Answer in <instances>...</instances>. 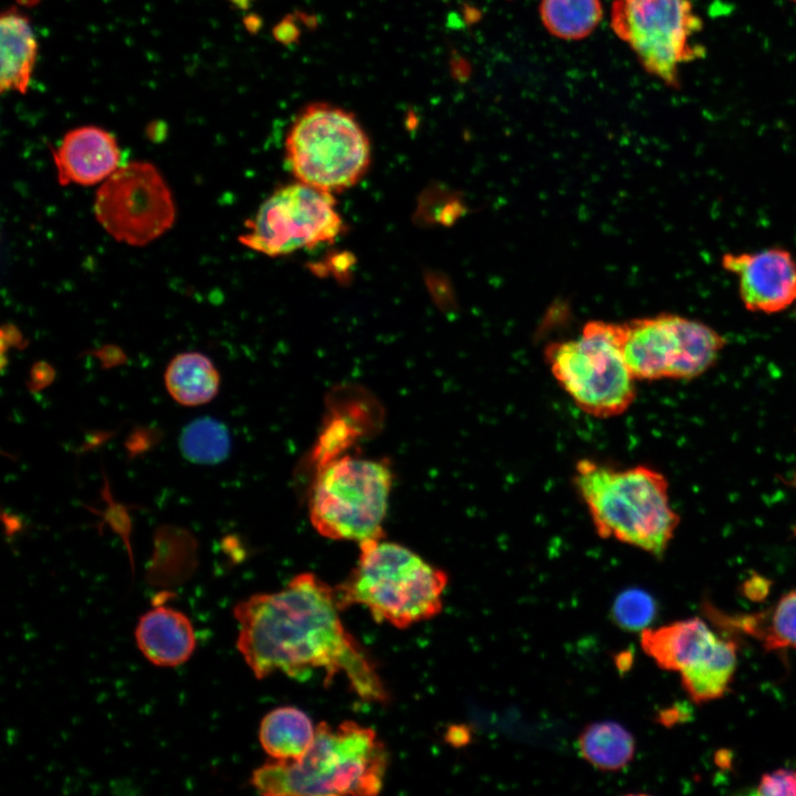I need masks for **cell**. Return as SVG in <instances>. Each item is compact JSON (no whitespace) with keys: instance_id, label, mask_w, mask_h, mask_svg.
<instances>
[{"instance_id":"cell-1","label":"cell","mask_w":796,"mask_h":796,"mask_svg":"<svg viewBox=\"0 0 796 796\" xmlns=\"http://www.w3.org/2000/svg\"><path fill=\"white\" fill-rule=\"evenodd\" d=\"M341 609L335 589L314 574H298L282 589L234 606L237 648L258 679L275 672L301 678L318 669L327 681L343 673L359 696L383 701V682L344 627Z\"/></svg>"},{"instance_id":"cell-2","label":"cell","mask_w":796,"mask_h":796,"mask_svg":"<svg viewBox=\"0 0 796 796\" xmlns=\"http://www.w3.org/2000/svg\"><path fill=\"white\" fill-rule=\"evenodd\" d=\"M573 480L599 537L663 556L680 517L661 472L645 464L615 468L580 459Z\"/></svg>"},{"instance_id":"cell-3","label":"cell","mask_w":796,"mask_h":796,"mask_svg":"<svg viewBox=\"0 0 796 796\" xmlns=\"http://www.w3.org/2000/svg\"><path fill=\"white\" fill-rule=\"evenodd\" d=\"M388 752L376 732L354 721L316 725L306 753L272 760L255 768L250 783L262 795H377Z\"/></svg>"},{"instance_id":"cell-4","label":"cell","mask_w":796,"mask_h":796,"mask_svg":"<svg viewBox=\"0 0 796 796\" xmlns=\"http://www.w3.org/2000/svg\"><path fill=\"white\" fill-rule=\"evenodd\" d=\"M356 567L336 594L341 608L365 606L375 620L407 628L442 610L448 575L410 548L383 538L359 544Z\"/></svg>"},{"instance_id":"cell-5","label":"cell","mask_w":796,"mask_h":796,"mask_svg":"<svg viewBox=\"0 0 796 796\" xmlns=\"http://www.w3.org/2000/svg\"><path fill=\"white\" fill-rule=\"evenodd\" d=\"M549 370L584 412L597 418L625 413L636 399V378L622 353L621 324L587 322L578 338L545 348Z\"/></svg>"},{"instance_id":"cell-6","label":"cell","mask_w":796,"mask_h":796,"mask_svg":"<svg viewBox=\"0 0 796 796\" xmlns=\"http://www.w3.org/2000/svg\"><path fill=\"white\" fill-rule=\"evenodd\" d=\"M392 472L387 461L338 455L318 465L308 513L313 527L331 540L358 544L384 537Z\"/></svg>"},{"instance_id":"cell-7","label":"cell","mask_w":796,"mask_h":796,"mask_svg":"<svg viewBox=\"0 0 796 796\" xmlns=\"http://www.w3.org/2000/svg\"><path fill=\"white\" fill-rule=\"evenodd\" d=\"M296 181L334 193L355 186L370 164V143L355 116L329 104L305 107L285 140Z\"/></svg>"},{"instance_id":"cell-8","label":"cell","mask_w":796,"mask_h":796,"mask_svg":"<svg viewBox=\"0 0 796 796\" xmlns=\"http://www.w3.org/2000/svg\"><path fill=\"white\" fill-rule=\"evenodd\" d=\"M610 25L646 72L680 87L682 65L702 59L696 36L703 29L691 0H615Z\"/></svg>"},{"instance_id":"cell-9","label":"cell","mask_w":796,"mask_h":796,"mask_svg":"<svg viewBox=\"0 0 796 796\" xmlns=\"http://www.w3.org/2000/svg\"><path fill=\"white\" fill-rule=\"evenodd\" d=\"M621 332L624 357L637 380L696 378L725 346L709 325L671 313L628 321Z\"/></svg>"},{"instance_id":"cell-10","label":"cell","mask_w":796,"mask_h":796,"mask_svg":"<svg viewBox=\"0 0 796 796\" xmlns=\"http://www.w3.org/2000/svg\"><path fill=\"white\" fill-rule=\"evenodd\" d=\"M245 228L243 245L279 256L333 242L344 223L333 193L296 181L271 193Z\"/></svg>"},{"instance_id":"cell-11","label":"cell","mask_w":796,"mask_h":796,"mask_svg":"<svg viewBox=\"0 0 796 796\" xmlns=\"http://www.w3.org/2000/svg\"><path fill=\"white\" fill-rule=\"evenodd\" d=\"M94 213L115 240L139 247L171 228L176 209L158 169L147 161H132L118 167L98 188Z\"/></svg>"},{"instance_id":"cell-12","label":"cell","mask_w":796,"mask_h":796,"mask_svg":"<svg viewBox=\"0 0 796 796\" xmlns=\"http://www.w3.org/2000/svg\"><path fill=\"white\" fill-rule=\"evenodd\" d=\"M721 264L735 274L746 310L778 313L796 301V261L785 249L725 253Z\"/></svg>"},{"instance_id":"cell-13","label":"cell","mask_w":796,"mask_h":796,"mask_svg":"<svg viewBox=\"0 0 796 796\" xmlns=\"http://www.w3.org/2000/svg\"><path fill=\"white\" fill-rule=\"evenodd\" d=\"M57 179L69 184L92 186L104 182L121 164L115 137L97 126H81L67 132L53 150Z\"/></svg>"},{"instance_id":"cell-14","label":"cell","mask_w":796,"mask_h":796,"mask_svg":"<svg viewBox=\"0 0 796 796\" xmlns=\"http://www.w3.org/2000/svg\"><path fill=\"white\" fill-rule=\"evenodd\" d=\"M135 640L143 656L158 667L182 664L196 648L190 619L163 605L142 615L135 628Z\"/></svg>"},{"instance_id":"cell-15","label":"cell","mask_w":796,"mask_h":796,"mask_svg":"<svg viewBox=\"0 0 796 796\" xmlns=\"http://www.w3.org/2000/svg\"><path fill=\"white\" fill-rule=\"evenodd\" d=\"M718 637L700 618L674 621L641 630L642 650L668 671L681 672L695 663Z\"/></svg>"},{"instance_id":"cell-16","label":"cell","mask_w":796,"mask_h":796,"mask_svg":"<svg viewBox=\"0 0 796 796\" xmlns=\"http://www.w3.org/2000/svg\"><path fill=\"white\" fill-rule=\"evenodd\" d=\"M1 92L24 94L34 69L38 43L33 29L21 12L10 9L1 14Z\"/></svg>"},{"instance_id":"cell-17","label":"cell","mask_w":796,"mask_h":796,"mask_svg":"<svg viewBox=\"0 0 796 796\" xmlns=\"http://www.w3.org/2000/svg\"><path fill=\"white\" fill-rule=\"evenodd\" d=\"M734 641L720 639L695 663L680 672L682 687L695 703L722 698L733 681L737 664Z\"/></svg>"},{"instance_id":"cell-18","label":"cell","mask_w":796,"mask_h":796,"mask_svg":"<svg viewBox=\"0 0 796 796\" xmlns=\"http://www.w3.org/2000/svg\"><path fill=\"white\" fill-rule=\"evenodd\" d=\"M315 731L316 726L305 712L294 706H280L262 719L259 741L272 760L293 761L306 753Z\"/></svg>"},{"instance_id":"cell-19","label":"cell","mask_w":796,"mask_h":796,"mask_svg":"<svg viewBox=\"0 0 796 796\" xmlns=\"http://www.w3.org/2000/svg\"><path fill=\"white\" fill-rule=\"evenodd\" d=\"M164 379L171 398L187 407L209 402L218 394L220 385L213 363L197 352L176 355L168 364Z\"/></svg>"},{"instance_id":"cell-20","label":"cell","mask_w":796,"mask_h":796,"mask_svg":"<svg viewBox=\"0 0 796 796\" xmlns=\"http://www.w3.org/2000/svg\"><path fill=\"white\" fill-rule=\"evenodd\" d=\"M582 757L595 768L615 772L625 768L635 756L632 734L612 721L587 725L577 740Z\"/></svg>"},{"instance_id":"cell-21","label":"cell","mask_w":796,"mask_h":796,"mask_svg":"<svg viewBox=\"0 0 796 796\" xmlns=\"http://www.w3.org/2000/svg\"><path fill=\"white\" fill-rule=\"evenodd\" d=\"M731 621L734 627L758 639L768 651L796 649V589L784 594L766 611Z\"/></svg>"},{"instance_id":"cell-22","label":"cell","mask_w":796,"mask_h":796,"mask_svg":"<svg viewBox=\"0 0 796 796\" xmlns=\"http://www.w3.org/2000/svg\"><path fill=\"white\" fill-rule=\"evenodd\" d=\"M540 15L552 35L582 40L599 24L603 7L600 0H542Z\"/></svg>"},{"instance_id":"cell-23","label":"cell","mask_w":796,"mask_h":796,"mask_svg":"<svg viewBox=\"0 0 796 796\" xmlns=\"http://www.w3.org/2000/svg\"><path fill=\"white\" fill-rule=\"evenodd\" d=\"M182 457L196 464H218L229 455L227 427L211 417H199L184 427L179 436Z\"/></svg>"},{"instance_id":"cell-24","label":"cell","mask_w":796,"mask_h":796,"mask_svg":"<svg viewBox=\"0 0 796 796\" xmlns=\"http://www.w3.org/2000/svg\"><path fill=\"white\" fill-rule=\"evenodd\" d=\"M656 612L653 597L638 588L620 593L611 607V618L616 625L630 631L648 628Z\"/></svg>"},{"instance_id":"cell-25","label":"cell","mask_w":796,"mask_h":796,"mask_svg":"<svg viewBox=\"0 0 796 796\" xmlns=\"http://www.w3.org/2000/svg\"><path fill=\"white\" fill-rule=\"evenodd\" d=\"M762 796H796V771L778 768L762 775L756 787Z\"/></svg>"},{"instance_id":"cell-26","label":"cell","mask_w":796,"mask_h":796,"mask_svg":"<svg viewBox=\"0 0 796 796\" xmlns=\"http://www.w3.org/2000/svg\"><path fill=\"white\" fill-rule=\"evenodd\" d=\"M769 580L760 575H753L743 584V595L751 600H762L769 591Z\"/></svg>"},{"instance_id":"cell-27","label":"cell","mask_w":796,"mask_h":796,"mask_svg":"<svg viewBox=\"0 0 796 796\" xmlns=\"http://www.w3.org/2000/svg\"><path fill=\"white\" fill-rule=\"evenodd\" d=\"M240 9H247L254 0H230Z\"/></svg>"},{"instance_id":"cell-28","label":"cell","mask_w":796,"mask_h":796,"mask_svg":"<svg viewBox=\"0 0 796 796\" xmlns=\"http://www.w3.org/2000/svg\"><path fill=\"white\" fill-rule=\"evenodd\" d=\"M35 1H36V0H19V2H21V3H23V4H32V3H34Z\"/></svg>"},{"instance_id":"cell-29","label":"cell","mask_w":796,"mask_h":796,"mask_svg":"<svg viewBox=\"0 0 796 796\" xmlns=\"http://www.w3.org/2000/svg\"><path fill=\"white\" fill-rule=\"evenodd\" d=\"M789 1L796 4V0H789Z\"/></svg>"}]
</instances>
